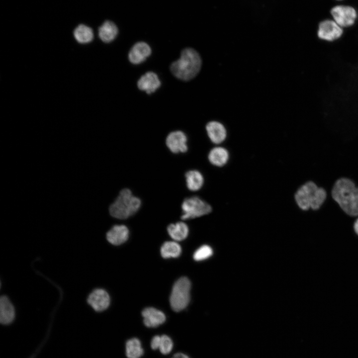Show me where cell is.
<instances>
[{
  "label": "cell",
  "instance_id": "2",
  "mask_svg": "<svg viewBox=\"0 0 358 358\" xmlns=\"http://www.w3.org/2000/svg\"><path fill=\"white\" fill-rule=\"evenodd\" d=\"M327 191L312 180H308L301 185L294 193V200L298 207L303 211L319 210L326 201Z\"/></svg>",
  "mask_w": 358,
  "mask_h": 358
},
{
  "label": "cell",
  "instance_id": "17",
  "mask_svg": "<svg viewBox=\"0 0 358 358\" xmlns=\"http://www.w3.org/2000/svg\"><path fill=\"white\" fill-rule=\"evenodd\" d=\"M15 317L13 306L5 296L0 298V321L3 325H7L12 322Z\"/></svg>",
  "mask_w": 358,
  "mask_h": 358
},
{
  "label": "cell",
  "instance_id": "6",
  "mask_svg": "<svg viewBox=\"0 0 358 358\" xmlns=\"http://www.w3.org/2000/svg\"><path fill=\"white\" fill-rule=\"evenodd\" d=\"M182 220L203 216L212 211L211 205L198 196H193L184 199L181 204Z\"/></svg>",
  "mask_w": 358,
  "mask_h": 358
},
{
  "label": "cell",
  "instance_id": "12",
  "mask_svg": "<svg viewBox=\"0 0 358 358\" xmlns=\"http://www.w3.org/2000/svg\"><path fill=\"white\" fill-rule=\"evenodd\" d=\"M144 325L148 328H156L163 324L166 321L165 314L153 307H147L142 312Z\"/></svg>",
  "mask_w": 358,
  "mask_h": 358
},
{
  "label": "cell",
  "instance_id": "13",
  "mask_svg": "<svg viewBox=\"0 0 358 358\" xmlns=\"http://www.w3.org/2000/svg\"><path fill=\"white\" fill-rule=\"evenodd\" d=\"M151 54L149 45L144 42L135 43L128 53V59L133 64H139L144 62Z\"/></svg>",
  "mask_w": 358,
  "mask_h": 358
},
{
  "label": "cell",
  "instance_id": "24",
  "mask_svg": "<svg viewBox=\"0 0 358 358\" xmlns=\"http://www.w3.org/2000/svg\"><path fill=\"white\" fill-rule=\"evenodd\" d=\"M174 347V342L172 338L167 335L161 336L159 350L160 353L167 355L171 353Z\"/></svg>",
  "mask_w": 358,
  "mask_h": 358
},
{
  "label": "cell",
  "instance_id": "14",
  "mask_svg": "<svg viewBox=\"0 0 358 358\" xmlns=\"http://www.w3.org/2000/svg\"><path fill=\"white\" fill-rule=\"evenodd\" d=\"M161 82L156 74L148 72L141 77L137 82L139 89L150 94L155 92L161 86Z\"/></svg>",
  "mask_w": 358,
  "mask_h": 358
},
{
  "label": "cell",
  "instance_id": "28",
  "mask_svg": "<svg viewBox=\"0 0 358 358\" xmlns=\"http://www.w3.org/2000/svg\"><path fill=\"white\" fill-rule=\"evenodd\" d=\"M354 229L357 235H358V218L355 220L354 224Z\"/></svg>",
  "mask_w": 358,
  "mask_h": 358
},
{
  "label": "cell",
  "instance_id": "16",
  "mask_svg": "<svg viewBox=\"0 0 358 358\" xmlns=\"http://www.w3.org/2000/svg\"><path fill=\"white\" fill-rule=\"evenodd\" d=\"M129 236V230L124 225L113 226L107 233L106 239L112 245H119L127 241Z\"/></svg>",
  "mask_w": 358,
  "mask_h": 358
},
{
  "label": "cell",
  "instance_id": "19",
  "mask_svg": "<svg viewBox=\"0 0 358 358\" xmlns=\"http://www.w3.org/2000/svg\"><path fill=\"white\" fill-rule=\"evenodd\" d=\"M125 351L127 358H141L144 354L141 342L137 338H130L126 341Z\"/></svg>",
  "mask_w": 358,
  "mask_h": 358
},
{
  "label": "cell",
  "instance_id": "10",
  "mask_svg": "<svg viewBox=\"0 0 358 358\" xmlns=\"http://www.w3.org/2000/svg\"><path fill=\"white\" fill-rule=\"evenodd\" d=\"M88 303L96 311L106 309L110 304V297L104 289L98 288L92 291L88 298Z\"/></svg>",
  "mask_w": 358,
  "mask_h": 358
},
{
  "label": "cell",
  "instance_id": "11",
  "mask_svg": "<svg viewBox=\"0 0 358 358\" xmlns=\"http://www.w3.org/2000/svg\"><path fill=\"white\" fill-rule=\"evenodd\" d=\"M206 130L210 140L216 145L222 143L226 139L227 130L221 123L211 121L206 125Z\"/></svg>",
  "mask_w": 358,
  "mask_h": 358
},
{
  "label": "cell",
  "instance_id": "7",
  "mask_svg": "<svg viewBox=\"0 0 358 358\" xmlns=\"http://www.w3.org/2000/svg\"><path fill=\"white\" fill-rule=\"evenodd\" d=\"M331 14L334 20L342 28L353 25L357 18L356 10L349 5H339L333 7Z\"/></svg>",
  "mask_w": 358,
  "mask_h": 358
},
{
  "label": "cell",
  "instance_id": "18",
  "mask_svg": "<svg viewBox=\"0 0 358 358\" xmlns=\"http://www.w3.org/2000/svg\"><path fill=\"white\" fill-rule=\"evenodd\" d=\"M187 187L192 191L199 190L204 183V178L202 174L196 170H190L185 174Z\"/></svg>",
  "mask_w": 358,
  "mask_h": 358
},
{
  "label": "cell",
  "instance_id": "22",
  "mask_svg": "<svg viewBox=\"0 0 358 358\" xmlns=\"http://www.w3.org/2000/svg\"><path fill=\"white\" fill-rule=\"evenodd\" d=\"M74 36L79 43L87 44L92 40L93 33L90 27L84 24H80L74 30Z\"/></svg>",
  "mask_w": 358,
  "mask_h": 358
},
{
  "label": "cell",
  "instance_id": "20",
  "mask_svg": "<svg viewBox=\"0 0 358 358\" xmlns=\"http://www.w3.org/2000/svg\"><path fill=\"white\" fill-rule=\"evenodd\" d=\"M117 33V26L110 21H105L98 29L99 37L105 43H109L113 41Z\"/></svg>",
  "mask_w": 358,
  "mask_h": 358
},
{
  "label": "cell",
  "instance_id": "21",
  "mask_svg": "<svg viewBox=\"0 0 358 358\" xmlns=\"http://www.w3.org/2000/svg\"><path fill=\"white\" fill-rule=\"evenodd\" d=\"M167 230L170 237L177 241L185 239L189 232L187 225L183 222L170 224L167 227Z\"/></svg>",
  "mask_w": 358,
  "mask_h": 358
},
{
  "label": "cell",
  "instance_id": "25",
  "mask_svg": "<svg viewBox=\"0 0 358 358\" xmlns=\"http://www.w3.org/2000/svg\"><path fill=\"white\" fill-rule=\"evenodd\" d=\"M213 253L210 247L203 245L199 248L193 254V259L196 261H201L209 258Z\"/></svg>",
  "mask_w": 358,
  "mask_h": 358
},
{
  "label": "cell",
  "instance_id": "3",
  "mask_svg": "<svg viewBox=\"0 0 358 358\" xmlns=\"http://www.w3.org/2000/svg\"><path fill=\"white\" fill-rule=\"evenodd\" d=\"M202 65L201 58L194 49H183L180 58L171 65L172 73L178 79L187 81L194 78L199 72Z\"/></svg>",
  "mask_w": 358,
  "mask_h": 358
},
{
  "label": "cell",
  "instance_id": "8",
  "mask_svg": "<svg viewBox=\"0 0 358 358\" xmlns=\"http://www.w3.org/2000/svg\"><path fill=\"white\" fill-rule=\"evenodd\" d=\"M343 31L334 20L326 19L321 21L318 26V37L327 41H333L340 38Z\"/></svg>",
  "mask_w": 358,
  "mask_h": 358
},
{
  "label": "cell",
  "instance_id": "23",
  "mask_svg": "<svg viewBox=\"0 0 358 358\" xmlns=\"http://www.w3.org/2000/svg\"><path fill=\"white\" fill-rule=\"evenodd\" d=\"M180 245L175 241L165 242L161 248V256L164 258H177L181 254Z\"/></svg>",
  "mask_w": 358,
  "mask_h": 358
},
{
  "label": "cell",
  "instance_id": "15",
  "mask_svg": "<svg viewBox=\"0 0 358 358\" xmlns=\"http://www.w3.org/2000/svg\"><path fill=\"white\" fill-rule=\"evenodd\" d=\"M230 158L228 150L222 146L212 148L208 153V159L210 164L217 167H222L227 164Z\"/></svg>",
  "mask_w": 358,
  "mask_h": 358
},
{
  "label": "cell",
  "instance_id": "27",
  "mask_svg": "<svg viewBox=\"0 0 358 358\" xmlns=\"http://www.w3.org/2000/svg\"><path fill=\"white\" fill-rule=\"evenodd\" d=\"M171 358H190L188 355L186 354L181 353V352H179L175 354H174Z\"/></svg>",
  "mask_w": 358,
  "mask_h": 358
},
{
  "label": "cell",
  "instance_id": "4",
  "mask_svg": "<svg viewBox=\"0 0 358 358\" xmlns=\"http://www.w3.org/2000/svg\"><path fill=\"white\" fill-rule=\"evenodd\" d=\"M141 205L139 198L133 195L129 189L124 188L111 204L109 211L112 217L125 219L136 213Z\"/></svg>",
  "mask_w": 358,
  "mask_h": 358
},
{
  "label": "cell",
  "instance_id": "9",
  "mask_svg": "<svg viewBox=\"0 0 358 358\" xmlns=\"http://www.w3.org/2000/svg\"><path fill=\"white\" fill-rule=\"evenodd\" d=\"M166 144L173 153H185L187 151V137L181 131L171 132L167 137Z\"/></svg>",
  "mask_w": 358,
  "mask_h": 358
},
{
  "label": "cell",
  "instance_id": "5",
  "mask_svg": "<svg viewBox=\"0 0 358 358\" xmlns=\"http://www.w3.org/2000/svg\"><path fill=\"white\" fill-rule=\"evenodd\" d=\"M191 284L186 277L179 278L174 284L170 297L171 308L176 312L185 309L190 300Z\"/></svg>",
  "mask_w": 358,
  "mask_h": 358
},
{
  "label": "cell",
  "instance_id": "29",
  "mask_svg": "<svg viewBox=\"0 0 358 358\" xmlns=\"http://www.w3.org/2000/svg\"></svg>",
  "mask_w": 358,
  "mask_h": 358
},
{
  "label": "cell",
  "instance_id": "26",
  "mask_svg": "<svg viewBox=\"0 0 358 358\" xmlns=\"http://www.w3.org/2000/svg\"><path fill=\"white\" fill-rule=\"evenodd\" d=\"M161 340V336H154L151 339L150 342V347L153 350H159L160 343Z\"/></svg>",
  "mask_w": 358,
  "mask_h": 358
},
{
  "label": "cell",
  "instance_id": "1",
  "mask_svg": "<svg viewBox=\"0 0 358 358\" xmlns=\"http://www.w3.org/2000/svg\"><path fill=\"white\" fill-rule=\"evenodd\" d=\"M332 199L346 214L358 216V186L347 177H341L334 182L331 190Z\"/></svg>",
  "mask_w": 358,
  "mask_h": 358
}]
</instances>
